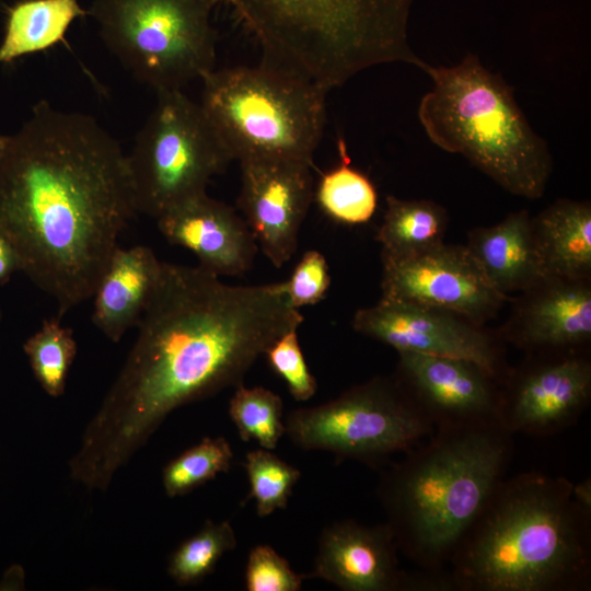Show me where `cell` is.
I'll return each mask as SVG.
<instances>
[{
    "label": "cell",
    "mask_w": 591,
    "mask_h": 591,
    "mask_svg": "<svg viewBox=\"0 0 591 591\" xmlns=\"http://www.w3.org/2000/svg\"><path fill=\"white\" fill-rule=\"evenodd\" d=\"M394 378L434 429L499 424L501 380L454 357L398 351Z\"/></svg>",
    "instance_id": "cell-14"
},
{
    "label": "cell",
    "mask_w": 591,
    "mask_h": 591,
    "mask_svg": "<svg viewBox=\"0 0 591 591\" xmlns=\"http://www.w3.org/2000/svg\"><path fill=\"white\" fill-rule=\"evenodd\" d=\"M136 213L127 154L94 117L43 100L3 136L0 232L57 317L92 298Z\"/></svg>",
    "instance_id": "cell-2"
},
{
    "label": "cell",
    "mask_w": 591,
    "mask_h": 591,
    "mask_svg": "<svg viewBox=\"0 0 591 591\" xmlns=\"http://www.w3.org/2000/svg\"><path fill=\"white\" fill-rule=\"evenodd\" d=\"M201 81L199 104L232 161L277 158L313 164L327 91L262 61L213 69Z\"/></svg>",
    "instance_id": "cell-7"
},
{
    "label": "cell",
    "mask_w": 591,
    "mask_h": 591,
    "mask_svg": "<svg viewBox=\"0 0 591 591\" xmlns=\"http://www.w3.org/2000/svg\"><path fill=\"white\" fill-rule=\"evenodd\" d=\"M305 577L270 545L259 544L248 553L244 586L247 591H299Z\"/></svg>",
    "instance_id": "cell-31"
},
{
    "label": "cell",
    "mask_w": 591,
    "mask_h": 591,
    "mask_svg": "<svg viewBox=\"0 0 591 591\" xmlns=\"http://www.w3.org/2000/svg\"><path fill=\"white\" fill-rule=\"evenodd\" d=\"M237 205L257 247L277 268L291 259L314 200L313 164L277 158L239 161Z\"/></svg>",
    "instance_id": "cell-15"
},
{
    "label": "cell",
    "mask_w": 591,
    "mask_h": 591,
    "mask_svg": "<svg viewBox=\"0 0 591 591\" xmlns=\"http://www.w3.org/2000/svg\"><path fill=\"white\" fill-rule=\"evenodd\" d=\"M79 0H20L8 8L0 63L45 51L65 42L74 20L85 16Z\"/></svg>",
    "instance_id": "cell-22"
},
{
    "label": "cell",
    "mask_w": 591,
    "mask_h": 591,
    "mask_svg": "<svg viewBox=\"0 0 591 591\" xmlns=\"http://www.w3.org/2000/svg\"><path fill=\"white\" fill-rule=\"evenodd\" d=\"M25 586L24 569L20 565H12L0 579V591H20Z\"/></svg>",
    "instance_id": "cell-34"
},
{
    "label": "cell",
    "mask_w": 591,
    "mask_h": 591,
    "mask_svg": "<svg viewBox=\"0 0 591 591\" xmlns=\"http://www.w3.org/2000/svg\"><path fill=\"white\" fill-rule=\"evenodd\" d=\"M213 0H94L88 10L109 51L157 93L215 69Z\"/></svg>",
    "instance_id": "cell-8"
},
{
    "label": "cell",
    "mask_w": 591,
    "mask_h": 591,
    "mask_svg": "<svg viewBox=\"0 0 591 591\" xmlns=\"http://www.w3.org/2000/svg\"><path fill=\"white\" fill-rule=\"evenodd\" d=\"M422 71L433 82L418 106L428 138L440 149L463 155L507 192L540 198L552 172V155L512 88L473 54L452 67L427 63Z\"/></svg>",
    "instance_id": "cell-6"
},
{
    "label": "cell",
    "mask_w": 591,
    "mask_h": 591,
    "mask_svg": "<svg viewBox=\"0 0 591 591\" xmlns=\"http://www.w3.org/2000/svg\"><path fill=\"white\" fill-rule=\"evenodd\" d=\"M512 437L498 424L437 428L379 468L376 496L399 553L421 569L448 568L505 478Z\"/></svg>",
    "instance_id": "cell-4"
},
{
    "label": "cell",
    "mask_w": 591,
    "mask_h": 591,
    "mask_svg": "<svg viewBox=\"0 0 591 591\" xmlns=\"http://www.w3.org/2000/svg\"><path fill=\"white\" fill-rule=\"evenodd\" d=\"M269 367L286 383L290 395L299 402L312 398L317 390L302 352L298 329H291L275 340L265 351Z\"/></svg>",
    "instance_id": "cell-30"
},
{
    "label": "cell",
    "mask_w": 591,
    "mask_h": 591,
    "mask_svg": "<svg viewBox=\"0 0 591 591\" xmlns=\"http://www.w3.org/2000/svg\"><path fill=\"white\" fill-rule=\"evenodd\" d=\"M498 335L526 355L588 354L590 278L544 277L520 293Z\"/></svg>",
    "instance_id": "cell-16"
},
{
    "label": "cell",
    "mask_w": 591,
    "mask_h": 591,
    "mask_svg": "<svg viewBox=\"0 0 591 591\" xmlns=\"http://www.w3.org/2000/svg\"><path fill=\"white\" fill-rule=\"evenodd\" d=\"M398 547L390 525L343 520L320 535L309 578L344 591H405L408 571L401 569Z\"/></svg>",
    "instance_id": "cell-17"
},
{
    "label": "cell",
    "mask_w": 591,
    "mask_h": 591,
    "mask_svg": "<svg viewBox=\"0 0 591 591\" xmlns=\"http://www.w3.org/2000/svg\"><path fill=\"white\" fill-rule=\"evenodd\" d=\"M528 210L509 213L490 227L471 230L465 247L501 294L523 292L545 276Z\"/></svg>",
    "instance_id": "cell-20"
},
{
    "label": "cell",
    "mask_w": 591,
    "mask_h": 591,
    "mask_svg": "<svg viewBox=\"0 0 591 591\" xmlns=\"http://www.w3.org/2000/svg\"><path fill=\"white\" fill-rule=\"evenodd\" d=\"M356 332L393 347L473 361L502 380L509 367L499 335L457 313L415 302L381 298L359 309Z\"/></svg>",
    "instance_id": "cell-12"
},
{
    "label": "cell",
    "mask_w": 591,
    "mask_h": 591,
    "mask_svg": "<svg viewBox=\"0 0 591 591\" xmlns=\"http://www.w3.org/2000/svg\"><path fill=\"white\" fill-rule=\"evenodd\" d=\"M283 285L288 301L294 309L323 300L331 285L324 255L315 250L305 252Z\"/></svg>",
    "instance_id": "cell-32"
},
{
    "label": "cell",
    "mask_w": 591,
    "mask_h": 591,
    "mask_svg": "<svg viewBox=\"0 0 591 591\" xmlns=\"http://www.w3.org/2000/svg\"><path fill=\"white\" fill-rule=\"evenodd\" d=\"M590 403L589 354L526 355L501 380L498 420L511 436L545 438L576 425Z\"/></svg>",
    "instance_id": "cell-11"
},
{
    "label": "cell",
    "mask_w": 591,
    "mask_h": 591,
    "mask_svg": "<svg viewBox=\"0 0 591 591\" xmlns=\"http://www.w3.org/2000/svg\"><path fill=\"white\" fill-rule=\"evenodd\" d=\"M2 144H3V136L0 135V154H1V151H2Z\"/></svg>",
    "instance_id": "cell-36"
},
{
    "label": "cell",
    "mask_w": 591,
    "mask_h": 591,
    "mask_svg": "<svg viewBox=\"0 0 591 591\" xmlns=\"http://www.w3.org/2000/svg\"><path fill=\"white\" fill-rule=\"evenodd\" d=\"M571 498L584 511L591 513V478L588 477L578 484L572 483Z\"/></svg>",
    "instance_id": "cell-35"
},
{
    "label": "cell",
    "mask_w": 591,
    "mask_h": 591,
    "mask_svg": "<svg viewBox=\"0 0 591 591\" xmlns=\"http://www.w3.org/2000/svg\"><path fill=\"white\" fill-rule=\"evenodd\" d=\"M244 468L250 485L248 498L254 499L259 518L286 509L301 477L299 468L264 448L246 453Z\"/></svg>",
    "instance_id": "cell-29"
},
{
    "label": "cell",
    "mask_w": 591,
    "mask_h": 591,
    "mask_svg": "<svg viewBox=\"0 0 591 591\" xmlns=\"http://www.w3.org/2000/svg\"><path fill=\"white\" fill-rule=\"evenodd\" d=\"M1 320H2V314H1V311H0V325H1Z\"/></svg>",
    "instance_id": "cell-37"
},
{
    "label": "cell",
    "mask_w": 591,
    "mask_h": 591,
    "mask_svg": "<svg viewBox=\"0 0 591 591\" xmlns=\"http://www.w3.org/2000/svg\"><path fill=\"white\" fill-rule=\"evenodd\" d=\"M233 451L224 437H205L169 462L162 472V485L169 497L186 495L232 464Z\"/></svg>",
    "instance_id": "cell-28"
},
{
    "label": "cell",
    "mask_w": 591,
    "mask_h": 591,
    "mask_svg": "<svg viewBox=\"0 0 591 591\" xmlns=\"http://www.w3.org/2000/svg\"><path fill=\"white\" fill-rule=\"evenodd\" d=\"M571 488L535 471L505 477L451 557L457 591H589L591 513Z\"/></svg>",
    "instance_id": "cell-3"
},
{
    "label": "cell",
    "mask_w": 591,
    "mask_h": 591,
    "mask_svg": "<svg viewBox=\"0 0 591 591\" xmlns=\"http://www.w3.org/2000/svg\"><path fill=\"white\" fill-rule=\"evenodd\" d=\"M162 262L148 246H118L93 292V324L112 341L137 326L154 290Z\"/></svg>",
    "instance_id": "cell-19"
},
{
    "label": "cell",
    "mask_w": 591,
    "mask_h": 591,
    "mask_svg": "<svg viewBox=\"0 0 591 591\" xmlns=\"http://www.w3.org/2000/svg\"><path fill=\"white\" fill-rule=\"evenodd\" d=\"M382 264V298L444 309L478 325L494 318L510 300L489 283L465 245L443 243Z\"/></svg>",
    "instance_id": "cell-13"
},
{
    "label": "cell",
    "mask_w": 591,
    "mask_h": 591,
    "mask_svg": "<svg viewBox=\"0 0 591 591\" xmlns=\"http://www.w3.org/2000/svg\"><path fill=\"white\" fill-rule=\"evenodd\" d=\"M155 220L171 244L190 251L199 266L219 277L243 275L253 265L258 247L245 220L207 192Z\"/></svg>",
    "instance_id": "cell-18"
},
{
    "label": "cell",
    "mask_w": 591,
    "mask_h": 591,
    "mask_svg": "<svg viewBox=\"0 0 591 591\" xmlns=\"http://www.w3.org/2000/svg\"><path fill=\"white\" fill-rule=\"evenodd\" d=\"M234 389L229 401V416L240 439L274 450L286 430L281 397L263 386L246 387L242 383Z\"/></svg>",
    "instance_id": "cell-26"
},
{
    "label": "cell",
    "mask_w": 591,
    "mask_h": 591,
    "mask_svg": "<svg viewBox=\"0 0 591 591\" xmlns=\"http://www.w3.org/2000/svg\"><path fill=\"white\" fill-rule=\"evenodd\" d=\"M236 545L235 531L228 520H207L198 532L172 553L167 572L178 586L197 584L209 576L223 555L233 551Z\"/></svg>",
    "instance_id": "cell-27"
},
{
    "label": "cell",
    "mask_w": 591,
    "mask_h": 591,
    "mask_svg": "<svg viewBox=\"0 0 591 591\" xmlns=\"http://www.w3.org/2000/svg\"><path fill=\"white\" fill-rule=\"evenodd\" d=\"M16 271H21L19 255L9 239L0 232V285Z\"/></svg>",
    "instance_id": "cell-33"
},
{
    "label": "cell",
    "mask_w": 591,
    "mask_h": 591,
    "mask_svg": "<svg viewBox=\"0 0 591 591\" xmlns=\"http://www.w3.org/2000/svg\"><path fill=\"white\" fill-rule=\"evenodd\" d=\"M302 322L283 282L234 286L199 265L162 262L136 340L69 460L70 477L106 490L173 410L242 384Z\"/></svg>",
    "instance_id": "cell-1"
},
{
    "label": "cell",
    "mask_w": 591,
    "mask_h": 591,
    "mask_svg": "<svg viewBox=\"0 0 591 591\" xmlns=\"http://www.w3.org/2000/svg\"><path fill=\"white\" fill-rule=\"evenodd\" d=\"M77 349L72 329L62 326L59 317L45 320L23 344L33 374L49 396L65 393Z\"/></svg>",
    "instance_id": "cell-25"
},
{
    "label": "cell",
    "mask_w": 591,
    "mask_h": 591,
    "mask_svg": "<svg viewBox=\"0 0 591 591\" xmlns=\"http://www.w3.org/2000/svg\"><path fill=\"white\" fill-rule=\"evenodd\" d=\"M157 94L127 155L136 211L154 219L206 193L232 161L199 102L182 90Z\"/></svg>",
    "instance_id": "cell-9"
},
{
    "label": "cell",
    "mask_w": 591,
    "mask_h": 591,
    "mask_svg": "<svg viewBox=\"0 0 591 591\" xmlns=\"http://www.w3.org/2000/svg\"><path fill=\"white\" fill-rule=\"evenodd\" d=\"M339 163L321 174L314 186L318 208L336 222L357 225L371 220L378 208V190L372 181L355 169L343 138L337 141Z\"/></svg>",
    "instance_id": "cell-24"
},
{
    "label": "cell",
    "mask_w": 591,
    "mask_h": 591,
    "mask_svg": "<svg viewBox=\"0 0 591 591\" xmlns=\"http://www.w3.org/2000/svg\"><path fill=\"white\" fill-rule=\"evenodd\" d=\"M448 221L447 210L432 200L387 196L375 235L382 246V259H405L442 245Z\"/></svg>",
    "instance_id": "cell-23"
},
{
    "label": "cell",
    "mask_w": 591,
    "mask_h": 591,
    "mask_svg": "<svg viewBox=\"0 0 591 591\" xmlns=\"http://www.w3.org/2000/svg\"><path fill=\"white\" fill-rule=\"evenodd\" d=\"M414 0H213L262 49V62L329 92L384 63H426L408 44Z\"/></svg>",
    "instance_id": "cell-5"
},
{
    "label": "cell",
    "mask_w": 591,
    "mask_h": 591,
    "mask_svg": "<svg viewBox=\"0 0 591 591\" xmlns=\"http://www.w3.org/2000/svg\"><path fill=\"white\" fill-rule=\"evenodd\" d=\"M545 276L591 278V206L558 199L531 218Z\"/></svg>",
    "instance_id": "cell-21"
},
{
    "label": "cell",
    "mask_w": 591,
    "mask_h": 591,
    "mask_svg": "<svg viewBox=\"0 0 591 591\" xmlns=\"http://www.w3.org/2000/svg\"><path fill=\"white\" fill-rule=\"evenodd\" d=\"M285 434L298 448L381 468L434 428L392 376H374L320 405L290 412Z\"/></svg>",
    "instance_id": "cell-10"
}]
</instances>
